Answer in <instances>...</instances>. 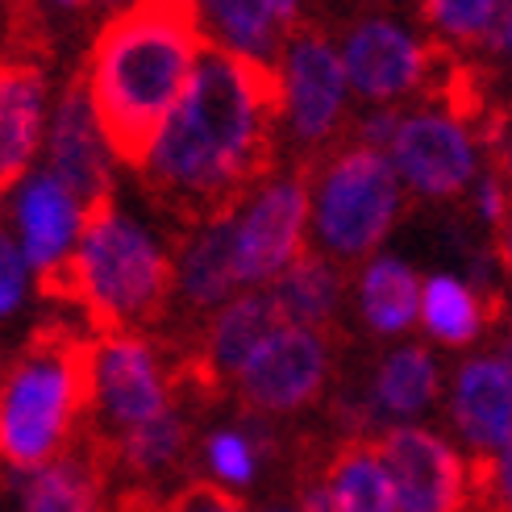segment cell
<instances>
[{
    "label": "cell",
    "mask_w": 512,
    "mask_h": 512,
    "mask_svg": "<svg viewBox=\"0 0 512 512\" xmlns=\"http://www.w3.org/2000/svg\"><path fill=\"white\" fill-rule=\"evenodd\" d=\"M209 17L221 46L279 67L288 38L300 30V0H209Z\"/></svg>",
    "instance_id": "cell-20"
},
{
    "label": "cell",
    "mask_w": 512,
    "mask_h": 512,
    "mask_svg": "<svg viewBox=\"0 0 512 512\" xmlns=\"http://www.w3.org/2000/svg\"><path fill=\"white\" fill-rule=\"evenodd\" d=\"M450 421L471 454H500L512 442V367L504 354H479L458 367Z\"/></svg>",
    "instance_id": "cell-14"
},
{
    "label": "cell",
    "mask_w": 512,
    "mask_h": 512,
    "mask_svg": "<svg viewBox=\"0 0 512 512\" xmlns=\"http://www.w3.org/2000/svg\"><path fill=\"white\" fill-rule=\"evenodd\" d=\"M304 479L325 492L329 512H396V483L375 438H342Z\"/></svg>",
    "instance_id": "cell-17"
},
{
    "label": "cell",
    "mask_w": 512,
    "mask_h": 512,
    "mask_svg": "<svg viewBox=\"0 0 512 512\" xmlns=\"http://www.w3.org/2000/svg\"><path fill=\"white\" fill-rule=\"evenodd\" d=\"M209 42L200 0H134L100 25L84 80L117 163L142 171Z\"/></svg>",
    "instance_id": "cell-2"
},
{
    "label": "cell",
    "mask_w": 512,
    "mask_h": 512,
    "mask_svg": "<svg viewBox=\"0 0 512 512\" xmlns=\"http://www.w3.org/2000/svg\"><path fill=\"white\" fill-rule=\"evenodd\" d=\"M263 512H300L296 504H275V508H263Z\"/></svg>",
    "instance_id": "cell-37"
},
{
    "label": "cell",
    "mask_w": 512,
    "mask_h": 512,
    "mask_svg": "<svg viewBox=\"0 0 512 512\" xmlns=\"http://www.w3.org/2000/svg\"><path fill=\"white\" fill-rule=\"evenodd\" d=\"M329 363H334L329 334L304 325H279L242 367L234 392L254 417H288L325 392Z\"/></svg>",
    "instance_id": "cell-7"
},
{
    "label": "cell",
    "mask_w": 512,
    "mask_h": 512,
    "mask_svg": "<svg viewBox=\"0 0 512 512\" xmlns=\"http://www.w3.org/2000/svg\"><path fill=\"white\" fill-rule=\"evenodd\" d=\"M38 288L46 300L80 304L96 338L138 334L163 321L175 296V263L134 217L113 204L88 217L75 254L63 267L38 275Z\"/></svg>",
    "instance_id": "cell-4"
},
{
    "label": "cell",
    "mask_w": 512,
    "mask_h": 512,
    "mask_svg": "<svg viewBox=\"0 0 512 512\" xmlns=\"http://www.w3.org/2000/svg\"><path fill=\"white\" fill-rule=\"evenodd\" d=\"M496 155H500V171H504V179H508V188H512V130H504L500 134V142H496Z\"/></svg>",
    "instance_id": "cell-33"
},
{
    "label": "cell",
    "mask_w": 512,
    "mask_h": 512,
    "mask_svg": "<svg viewBox=\"0 0 512 512\" xmlns=\"http://www.w3.org/2000/svg\"><path fill=\"white\" fill-rule=\"evenodd\" d=\"M238 267H234V217L192 229L179 246L175 259V296L192 313H217L238 292Z\"/></svg>",
    "instance_id": "cell-18"
},
{
    "label": "cell",
    "mask_w": 512,
    "mask_h": 512,
    "mask_svg": "<svg viewBox=\"0 0 512 512\" xmlns=\"http://www.w3.org/2000/svg\"><path fill=\"white\" fill-rule=\"evenodd\" d=\"M42 100H46L42 55L9 50L5 71H0V188L5 192L21 184L42 146Z\"/></svg>",
    "instance_id": "cell-15"
},
{
    "label": "cell",
    "mask_w": 512,
    "mask_h": 512,
    "mask_svg": "<svg viewBox=\"0 0 512 512\" xmlns=\"http://www.w3.org/2000/svg\"><path fill=\"white\" fill-rule=\"evenodd\" d=\"M159 512H246V504L238 492L221 488L213 479H188L184 488L163 496Z\"/></svg>",
    "instance_id": "cell-29"
},
{
    "label": "cell",
    "mask_w": 512,
    "mask_h": 512,
    "mask_svg": "<svg viewBox=\"0 0 512 512\" xmlns=\"http://www.w3.org/2000/svg\"><path fill=\"white\" fill-rule=\"evenodd\" d=\"M383 463L396 483V512H463L471 508L467 458L421 425H388L379 433Z\"/></svg>",
    "instance_id": "cell-11"
},
{
    "label": "cell",
    "mask_w": 512,
    "mask_h": 512,
    "mask_svg": "<svg viewBox=\"0 0 512 512\" xmlns=\"http://www.w3.org/2000/svg\"><path fill=\"white\" fill-rule=\"evenodd\" d=\"M500 354H504V363L512 367V329H508V338H504V350H500Z\"/></svg>",
    "instance_id": "cell-36"
},
{
    "label": "cell",
    "mask_w": 512,
    "mask_h": 512,
    "mask_svg": "<svg viewBox=\"0 0 512 512\" xmlns=\"http://www.w3.org/2000/svg\"><path fill=\"white\" fill-rule=\"evenodd\" d=\"M388 159L400 171L404 184L429 200L458 196L479 171V155H475L467 125L454 121L450 113H438V109H421V113L400 117V130L388 146Z\"/></svg>",
    "instance_id": "cell-12"
},
{
    "label": "cell",
    "mask_w": 512,
    "mask_h": 512,
    "mask_svg": "<svg viewBox=\"0 0 512 512\" xmlns=\"http://www.w3.org/2000/svg\"><path fill=\"white\" fill-rule=\"evenodd\" d=\"M88 438L100 446L109 463V475H130L134 488H150L155 479L171 475L188 454V421L175 413L150 421V425H138L130 433H117V438H100V433L88 429Z\"/></svg>",
    "instance_id": "cell-21"
},
{
    "label": "cell",
    "mask_w": 512,
    "mask_h": 512,
    "mask_svg": "<svg viewBox=\"0 0 512 512\" xmlns=\"http://www.w3.org/2000/svg\"><path fill=\"white\" fill-rule=\"evenodd\" d=\"M105 483H109V463L100 446L84 433L63 458H55L50 467L25 479L21 508L25 512H100L105 508Z\"/></svg>",
    "instance_id": "cell-19"
},
{
    "label": "cell",
    "mask_w": 512,
    "mask_h": 512,
    "mask_svg": "<svg viewBox=\"0 0 512 512\" xmlns=\"http://www.w3.org/2000/svg\"><path fill=\"white\" fill-rule=\"evenodd\" d=\"M438 396V363L425 346H396L383 363L375 367L371 379V396H367V413L371 417H388L404 421L417 417Z\"/></svg>",
    "instance_id": "cell-23"
},
{
    "label": "cell",
    "mask_w": 512,
    "mask_h": 512,
    "mask_svg": "<svg viewBox=\"0 0 512 512\" xmlns=\"http://www.w3.org/2000/svg\"><path fill=\"white\" fill-rule=\"evenodd\" d=\"M279 130H288L279 67L209 42L138 171L142 188L184 229L229 221L275 179Z\"/></svg>",
    "instance_id": "cell-1"
},
{
    "label": "cell",
    "mask_w": 512,
    "mask_h": 512,
    "mask_svg": "<svg viewBox=\"0 0 512 512\" xmlns=\"http://www.w3.org/2000/svg\"><path fill=\"white\" fill-rule=\"evenodd\" d=\"M492 46L500 50V55H508V59H512V0H504V13H500V25H496Z\"/></svg>",
    "instance_id": "cell-31"
},
{
    "label": "cell",
    "mask_w": 512,
    "mask_h": 512,
    "mask_svg": "<svg viewBox=\"0 0 512 512\" xmlns=\"http://www.w3.org/2000/svg\"><path fill=\"white\" fill-rule=\"evenodd\" d=\"M271 296L279 304L288 325H304V329H321L329 334L342 300V263H334L321 250H304L300 259L271 284Z\"/></svg>",
    "instance_id": "cell-22"
},
{
    "label": "cell",
    "mask_w": 512,
    "mask_h": 512,
    "mask_svg": "<svg viewBox=\"0 0 512 512\" xmlns=\"http://www.w3.org/2000/svg\"><path fill=\"white\" fill-rule=\"evenodd\" d=\"M25 271H30V263H25L21 246H13V238L0 242V313L13 317L17 304L25 296Z\"/></svg>",
    "instance_id": "cell-30"
},
{
    "label": "cell",
    "mask_w": 512,
    "mask_h": 512,
    "mask_svg": "<svg viewBox=\"0 0 512 512\" xmlns=\"http://www.w3.org/2000/svg\"><path fill=\"white\" fill-rule=\"evenodd\" d=\"M309 217H313L309 167H300L292 175H275L234 217V267H238V284L246 292L271 288L309 250L304 246Z\"/></svg>",
    "instance_id": "cell-6"
},
{
    "label": "cell",
    "mask_w": 512,
    "mask_h": 512,
    "mask_svg": "<svg viewBox=\"0 0 512 512\" xmlns=\"http://www.w3.org/2000/svg\"><path fill=\"white\" fill-rule=\"evenodd\" d=\"M17 225H21V254L38 275L63 267L84 238V209L55 175H34L17 196Z\"/></svg>",
    "instance_id": "cell-16"
},
{
    "label": "cell",
    "mask_w": 512,
    "mask_h": 512,
    "mask_svg": "<svg viewBox=\"0 0 512 512\" xmlns=\"http://www.w3.org/2000/svg\"><path fill=\"white\" fill-rule=\"evenodd\" d=\"M421 5L433 30L471 46L492 42L504 13V0H421Z\"/></svg>",
    "instance_id": "cell-27"
},
{
    "label": "cell",
    "mask_w": 512,
    "mask_h": 512,
    "mask_svg": "<svg viewBox=\"0 0 512 512\" xmlns=\"http://www.w3.org/2000/svg\"><path fill=\"white\" fill-rule=\"evenodd\" d=\"M100 5H109L113 13H121V9H130V5H134V0H100Z\"/></svg>",
    "instance_id": "cell-35"
},
{
    "label": "cell",
    "mask_w": 512,
    "mask_h": 512,
    "mask_svg": "<svg viewBox=\"0 0 512 512\" xmlns=\"http://www.w3.org/2000/svg\"><path fill=\"white\" fill-rule=\"evenodd\" d=\"M171 371L159 363V350L142 334H105L96 338V404L100 421L92 433L117 438L138 425L171 413Z\"/></svg>",
    "instance_id": "cell-8"
},
{
    "label": "cell",
    "mask_w": 512,
    "mask_h": 512,
    "mask_svg": "<svg viewBox=\"0 0 512 512\" xmlns=\"http://www.w3.org/2000/svg\"><path fill=\"white\" fill-rule=\"evenodd\" d=\"M267 433L259 429H213L209 438H204L200 446V458H204V471H209V479H217L221 488L229 492H242L254 483V475H259V463L267 454Z\"/></svg>",
    "instance_id": "cell-26"
},
{
    "label": "cell",
    "mask_w": 512,
    "mask_h": 512,
    "mask_svg": "<svg viewBox=\"0 0 512 512\" xmlns=\"http://www.w3.org/2000/svg\"><path fill=\"white\" fill-rule=\"evenodd\" d=\"M46 155H50V175L75 196L84 217L113 209V171H109L113 150L105 134H100L84 71H75L63 96L55 100L50 130H46Z\"/></svg>",
    "instance_id": "cell-10"
},
{
    "label": "cell",
    "mask_w": 512,
    "mask_h": 512,
    "mask_svg": "<svg viewBox=\"0 0 512 512\" xmlns=\"http://www.w3.org/2000/svg\"><path fill=\"white\" fill-rule=\"evenodd\" d=\"M342 59H346L350 88L358 96H367V100H400L408 92L433 84L442 50L417 42L396 21L371 17V21H358L350 30V38L342 46Z\"/></svg>",
    "instance_id": "cell-13"
},
{
    "label": "cell",
    "mask_w": 512,
    "mask_h": 512,
    "mask_svg": "<svg viewBox=\"0 0 512 512\" xmlns=\"http://www.w3.org/2000/svg\"><path fill=\"white\" fill-rule=\"evenodd\" d=\"M492 321V309L475 284H463L454 275L425 279L421 292V325L429 329L433 342L446 346H471Z\"/></svg>",
    "instance_id": "cell-25"
},
{
    "label": "cell",
    "mask_w": 512,
    "mask_h": 512,
    "mask_svg": "<svg viewBox=\"0 0 512 512\" xmlns=\"http://www.w3.org/2000/svg\"><path fill=\"white\" fill-rule=\"evenodd\" d=\"M421 292L425 284L392 254H379L367 263L363 279H358V313L371 325V334L396 338L421 317Z\"/></svg>",
    "instance_id": "cell-24"
},
{
    "label": "cell",
    "mask_w": 512,
    "mask_h": 512,
    "mask_svg": "<svg viewBox=\"0 0 512 512\" xmlns=\"http://www.w3.org/2000/svg\"><path fill=\"white\" fill-rule=\"evenodd\" d=\"M313 188L317 250L334 263H358L388 238L400 213V171L375 146H334L329 155L304 163Z\"/></svg>",
    "instance_id": "cell-5"
},
{
    "label": "cell",
    "mask_w": 512,
    "mask_h": 512,
    "mask_svg": "<svg viewBox=\"0 0 512 512\" xmlns=\"http://www.w3.org/2000/svg\"><path fill=\"white\" fill-rule=\"evenodd\" d=\"M496 254H500V267L512 275V217L504 221V229L496 234Z\"/></svg>",
    "instance_id": "cell-32"
},
{
    "label": "cell",
    "mask_w": 512,
    "mask_h": 512,
    "mask_svg": "<svg viewBox=\"0 0 512 512\" xmlns=\"http://www.w3.org/2000/svg\"><path fill=\"white\" fill-rule=\"evenodd\" d=\"M467 475L475 512H512V442L500 454H471Z\"/></svg>",
    "instance_id": "cell-28"
},
{
    "label": "cell",
    "mask_w": 512,
    "mask_h": 512,
    "mask_svg": "<svg viewBox=\"0 0 512 512\" xmlns=\"http://www.w3.org/2000/svg\"><path fill=\"white\" fill-rule=\"evenodd\" d=\"M50 9H63V13H75V9H84V5H92V0H46Z\"/></svg>",
    "instance_id": "cell-34"
},
{
    "label": "cell",
    "mask_w": 512,
    "mask_h": 512,
    "mask_svg": "<svg viewBox=\"0 0 512 512\" xmlns=\"http://www.w3.org/2000/svg\"><path fill=\"white\" fill-rule=\"evenodd\" d=\"M279 75H284V109H288V138L300 150H313L321 159V146L334 138L346 109V59L334 50L321 30H300L288 38L279 55Z\"/></svg>",
    "instance_id": "cell-9"
},
{
    "label": "cell",
    "mask_w": 512,
    "mask_h": 512,
    "mask_svg": "<svg viewBox=\"0 0 512 512\" xmlns=\"http://www.w3.org/2000/svg\"><path fill=\"white\" fill-rule=\"evenodd\" d=\"M96 404V338L71 321H42L25 338L0 392V450L13 471L34 475L63 458Z\"/></svg>",
    "instance_id": "cell-3"
}]
</instances>
